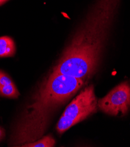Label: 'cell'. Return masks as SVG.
Wrapping results in <instances>:
<instances>
[{
  "label": "cell",
  "instance_id": "1",
  "mask_svg": "<svg viewBox=\"0 0 130 147\" xmlns=\"http://www.w3.org/2000/svg\"><path fill=\"white\" fill-rule=\"evenodd\" d=\"M120 0H96L52 73L87 80L94 75L116 16Z\"/></svg>",
  "mask_w": 130,
  "mask_h": 147
},
{
  "label": "cell",
  "instance_id": "2",
  "mask_svg": "<svg viewBox=\"0 0 130 147\" xmlns=\"http://www.w3.org/2000/svg\"><path fill=\"white\" fill-rule=\"evenodd\" d=\"M84 83L80 78L51 73L15 123L11 145L21 146L40 138L56 110L73 97Z\"/></svg>",
  "mask_w": 130,
  "mask_h": 147
},
{
  "label": "cell",
  "instance_id": "3",
  "mask_svg": "<svg viewBox=\"0 0 130 147\" xmlns=\"http://www.w3.org/2000/svg\"><path fill=\"white\" fill-rule=\"evenodd\" d=\"M97 100L93 84L87 86L66 107L56 125L62 134L77 123L97 112Z\"/></svg>",
  "mask_w": 130,
  "mask_h": 147
},
{
  "label": "cell",
  "instance_id": "4",
  "mask_svg": "<svg viewBox=\"0 0 130 147\" xmlns=\"http://www.w3.org/2000/svg\"><path fill=\"white\" fill-rule=\"evenodd\" d=\"M97 106L99 110L106 114L125 115L130 108V84L125 81L115 86L97 101Z\"/></svg>",
  "mask_w": 130,
  "mask_h": 147
},
{
  "label": "cell",
  "instance_id": "5",
  "mask_svg": "<svg viewBox=\"0 0 130 147\" xmlns=\"http://www.w3.org/2000/svg\"><path fill=\"white\" fill-rule=\"evenodd\" d=\"M15 44L11 37H0V57H12L15 55Z\"/></svg>",
  "mask_w": 130,
  "mask_h": 147
},
{
  "label": "cell",
  "instance_id": "6",
  "mask_svg": "<svg viewBox=\"0 0 130 147\" xmlns=\"http://www.w3.org/2000/svg\"><path fill=\"white\" fill-rule=\"evenodd\" d=\"M56 141L55 139L50 135L39 138V140L22 145L23 147H52L55 145Z\"/></svg>",
  "mask_w": 130,
  "mask_h": 147
},
{
  "label": "cell",
  "instance_id": "7",
  "mask_svg": "<svg viewBox=\"0 0 130 147\" xmlns=\"http://www.w3.org/2000/svg\"><path fill=\"white\" fill-rule=\"evenodd\" d=\"M0 95L3 97L17 98L20 96V93L14 83L0 87Z\"/></svg>",
  "mask_w": 130,
  "mask_h": 147
},
{
  "label": "cell",
  "instance_id": "8",
  "mask_svg": "<svg viewBox=\"0 0 130 147\" xmlns=\"http://www.w3.org/2000/svg\"><path fill=\"white\" fill-rule=\"evenodd\" d=\"M13 83L10 77L2 70H0V87Z\"/></svg>",
  "mask_w": 130,
  "mask_h": 147
},
{
  "label": "cell",
  "instance_id": "9",
  "mask_svg": "<svg viewBox=\"0 0 130 147\" xmlns=\"http://www.w3.org/2000/svg\"><path fill=\"white\" fill-rule=\"evenodd\" d=\"M5 136V132L4 128L0 127V141H1Z\"/></svg>",
  "mask_w": 130,
  "mask_h": 147
},
{
  "label": "cell",
  "instance_id": "10",
  "mask_svg": "<svg viewBox=\"0 0 130 147\" xmlns=\"http://www.w3.org/2000/svg\"><path fill=\"white\" fill-rule=\"evenodd\" d=\"M7 1H8V0H0V5H3V4H4Z\"/></svg>",
  "mask_w": 130,
  "mask_h": 147
}]
</instances>
